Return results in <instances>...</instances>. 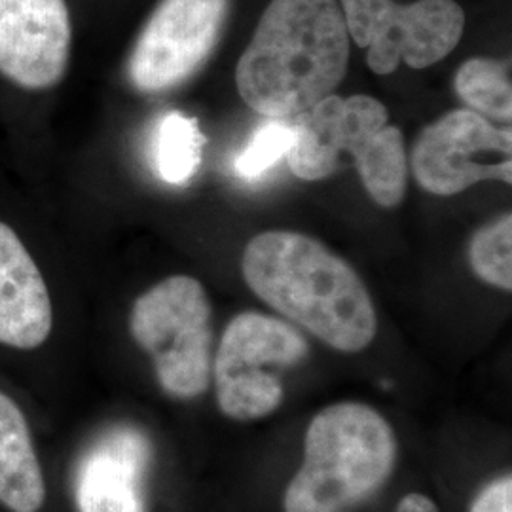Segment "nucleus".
I'll use <instances>...</instances> for the list:
<instances>
[{"instance_id":"nucleus-1","label":"nucleus","mask_w":512,"mask_h":512,"mask_svg":"<svg viewBox=\"0 0 512 512\" xmlns=\"http://www.w3.org/2000/svg\"><path fill=\"white\" fill-rule=\"evenodd\" d=\"M249 289L272 310L342 353H359L378 334L363 279L321 241L274 230L251 239L241 260Z\"/></svg>"},{"instance_id":"nucleus-2","label":"nucleus","mask_w":512,"mask_h":512,"mask_svg":"<svg viewBox=\"0 0 512 512\" xmlns=\"http://www.w3.org/2000/svg\"><path fill=\"white\" fill-rule=\"evenodd\" d=\"M349 50L336 0H272L239 59V95L262 116L294 118L340 86Z\"/></svg>"},{"instance_id":"nucleus-3","label":"nucleus","mask_w":512,"mask_h":512,"mask_svg":"<svg viewBox=\"0 0 512 512\" xmlns=\"http://www.w3.org/2000/svg\"><path fill=\"white\" fill-rule=\"evenodd\" d=\"M399 439L370 404L325 406L304 435V458L283 494L285 512H351L393 475Z\"/></svg>"},{"instance_id":"nucleus-4","label":"nucleus","mask_w":512,"mask_h":512,"mask_svg":"<svg viewBox=\"0 0 512 512\" xmlns=\"http://www.w3.org/2000/svg\"><path fill=\"white\" fill-rule=\"evenodd\" d=\"M384 103L370 95H329L294 116L293 145L287 160L302 181L330 177L344 152L355 167L370 198L382 207L403 202L408 184V160L403 131L387 126Z\"/></svg>"},{"instance_id":"nucleus-5","label":"nucleus","mask_w":512,"mask_h":512,"mask_svg":"<svg viewBox=\"0 0 512 512\" xmlns=\"http://www.w3.org/2000/svg\"><path fill=\"white\" fill-rule=\"evenodd\" d=\"M129 332L167 397L194 401L209 389L213 306L198 279L171 275L150 287L131 308Z\"/></svg>"},{"instance_id":"nucleus-6","label":"nucleus","mask_w":512,"mask_h":512,"mask_svg":"<svg viewBox=\"0 0 512 512\" xmlns=\"http://www.w3.org/2000/svg\"><path fill=\"white\" fill-rule=\"evenodd\" d=\"M310 355L304 334L291 323L258 311L236 315L222 332L211 382L220 412L247 423L272 416L283 403L281 372Z\"/></svg>"},{"instance_id":"nucleus-7","label":"nucleus","mask_w":512,"mask_h":512,"mask_svg":"<svg viewBox=\"0 0 512 512\" xmlns=\"http://www.w3.org/2000/svg\"><path fill=\"white\" fill-rule=\"evenodd\" d=\"M349 38L366 50L372 73H395L401 63L427 69L450 54L465 27L463 8L454 0H340Z\"/></svg>"},{"instance_id":"nucleus-8","label":"nucleus","mask_w":512,"mask_h":512,"mask_svg":"<svg viewBox=\"0 0 512 512\" xmlns=\"http://www.w3.org/2000/svg\"><path fill=\"white\" fill-rule=\"evenodd\" d=\"M410 167L416 183L435 196H454L482 181L511 184V128H495L475 110H452L421 129Z\"/></svg>"},{"instance_id":"nucleus-9","label":"nucleus","mask_w":512,"mask_h":512,"mask_svg":"<svg viewBox=\"0 0 512 512\" xmlns=\"http://www.w3.org/2000/svg\"><path fill=\"white\" fill-rule=\"evenodd\" d=\"M232 0H160L128 61L141 93L177 88L198 73L219 44Z\"/></svg>"},{"instance_id":"nucleus-10","label":"nucleus","mask_w":512,"mask_h":512,"mask_svg":"<svg viewBox=\"0 0 512 512\" xmlns=\"http://www.w3.org/2000/svg\"><path fill=\"white\" fill-rule=\"evenodd\" d=\"M71 16L65 0H0V74L23 90H48L67 73Z\"/></svg>"},{"instance_id":"nucleus-11","label":"nucleus","mask_w":512,"mask_h":512,"mask_svg":"<svg viewBox=\"0 0 512 512\" xmlns=\"http://www.w3.org/2000/svg\"><path fill=\"white\" fill-rule=\"evenodd\" d=\"M154 446L139 427L114 425L82 452L74 467L78 512H147L145 482Z\"/></svg>"},{"instance_id":"nucleus-12","label":"nucleus","mask_w":512,"mask_h":512,"mask_svg":"<svg viewBox=\"0 0 512 512\" xmlns=\"http://www.w3.org/2000/svg\"><path fill=\"white\" fill-rule=\"evenodd\" d=\"M54 308L35 258L0 220V344L31 351L50 338Z\"/></svg>"},{"instance_id":"nucleus-13","label":"nucleus","mask_w":512,"mask_h":512,"mask_svg":"<svg viewBox=\"0 0 512 512\" xmlns=\"http://www.w3.org/2000/svg\"><path fill=\"white\" fill-rule=\"evenodd\" d=\"M46 480L19 404L0 391V503L10 512H38Z\"/></svg>"},{"instance_id":"nucleus-14","label":"nucleus","mask_w":512,"mask_h":512,"mask_svg":"<svg viewBox=\"0 0 512 512\" xmlns=\"http://www.w3.org/2000/svg\"><path fill=\"white\" fill-rule=\"evenodd\" d=\"M205 137L196 118L171 110L158 120L152 133V165L167 184L190 183L203 162Z\"/></svg>"},{"instance_id":"nucleus-15","label":"nucleus","mask_w":512,"mask_h":512,"mask_svg":"<svg viewBox=\"0 0 512 512\" xmlns=\"http://www.w3.org/2000/svg\"><path fill=\"white\" fill-rule=\"evenodd\" d=\"M509 63L492 57H473L459 67L454 88L459 99L478 114L495 120L512 118Z\"/></svg>"},{"instance_id":"nucleus-16","label":"nucleus","mask_w":512,"mask_h":512,"mask_svg":"<svg viewBox=\"0 0 512 512\" xmlns=\"http://www.w3.org/2000/svg\"><path fill=\"white\" fill-rule=\"evenodd\" d=\"M471 268L484 283L501 291L512 289V217H503L482 226L469 245Z\"/></svg>"},{"instance_id":"nucleus-17","label":"nucleus","mask_w":512,"mask_h":512,"mask_svg":"<svg viewBox=\"0 0 512 512\" xmlns=\"http://www.w3.org/2000/svg\"><path fill=\"white\" fill-rule=\"evenodd\" d=\"M293 145V126L287 120L270 118V122L256 128L247 147L234 160L236 175L245 181H256L275 164L287 158Z\"/></svg>"},{"instance_id":"nucleus-18","label":"nucleus","mask_w":512,"mask_h":512,"mask_svg":"<svg viewBox=\"0 0 512 512\" xmlns=\"http://www.w3.org/2000/svg\"><path fill=\"white\" fill-rule=\"evenodd\" d=\"M469 512H512V476H497L476 494Z\"/></svg>"},{"instance_id":"nucleus-19","label":"nucleus","mask_w":512,"mask_h":512,"mask_svg":"<svg viewBox=\"0 0 512 512\" xmlns=\"http://www.w3.org/2000/svg\"><path fill=\"white\" fill-rule=\"evenodd\" d=\"M395 512H442L439 509V505L429 497V495L418 494V492H412V494L404 495L403 499L399 501Z\"/></svg>"}]
</instances>
